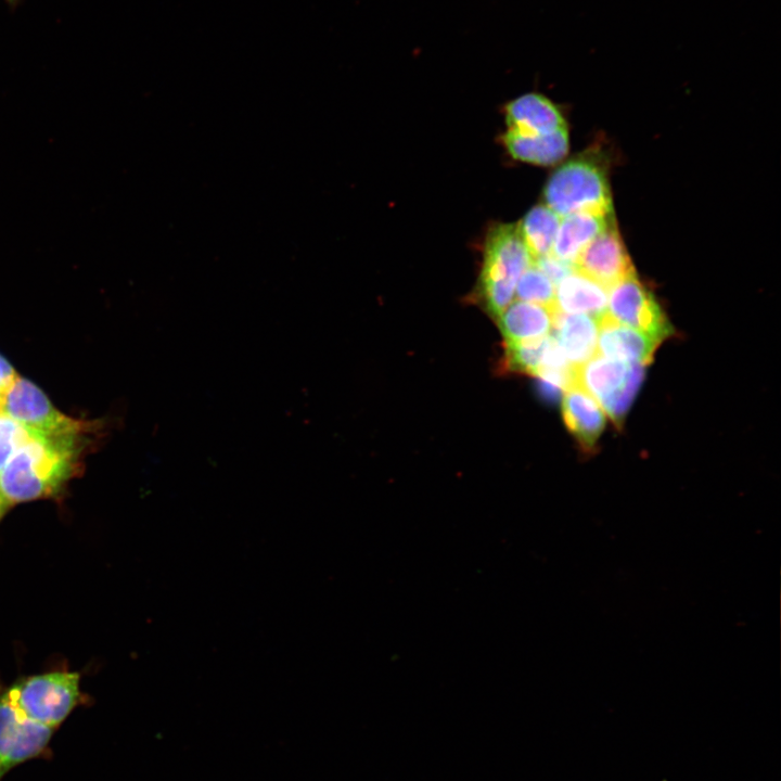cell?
<instances>
[{"label": "cell", "instance_id": "7402d4cb", "mask_svg": "<svg viewBox=\"0 0 781 781\" xmlns=\"http://www.w3.org/2000/svg\"><path fill=\"white\" fill-rule=\"evenodd\" d=\"M534 265L556 285L562 279L575 271V266L552 254L535 259Z\"/></svg>", "mask_w": 781, "mask_h": 781}, {"label": "cell", "instance_id": "d6986e66", "mask_svg": "<svg viewBox=\"0 0 781 781\" xmlns=\"http://www.w3.org/2000/svg\"><path fill=\"white\" fill-rule=\"evenodd\" d=\"M549 337L507 344V364L511 370L535 375L542 368Z\"/></svg>", "mask_w": 781, "mask_h": 781}, {"label": "cell", "instance_id": "30bf717a", "mask_svg": "<svg viewBox=\"0 0 781 781\" xmlns=\"http://www.w3.org/2000/svg\"><path fill=\"white\" fill-rule=\"evenodd\" d=\"M661 343L646 333L613 321L606 313L599 320L597 351L604 357L646 366Z\"/></svg>", "mask_w": 781, "mask_h": 781}, {"label": "cell", "instance_id": "d4e9b609", "mask_svg": "<svg viewBox=\"0 0 781 781\" xmlns=\"http://www.w3.org/2000/svg\"><path fill=\"white\" fill-rule=\"evenodd\" d=\"M9 505H10V503L8 502V500L3 497V495L0 491V520L2 518V516L9 509Z\"/></svg>", "mask_w": 781, "mask_h": 781}, {"label": "cell", "instance_id": "ac0fdd59", "mask_svg": "<svg viewBox=\"0 0 781 781\" xmlns=\"http://www.w3.org/2000/svg\"><path fill=\"white\" fill-rule=\"evenodd\" d=\"M561 217L547 205L533 207L517 226L533 260L552 253Z\"/></svg>", "mask_w": 781, "mask_h": 781}, {"label": "cell", "instance_id": "7c38bea8", "mask_svg": "<svg viewBox=\"0 0 781 781\" xmlns=\"http://www.w3.org/2000/svg\"><path fill=\"white\" fill-rule=\"evenodd\" d=\"M509 129L527 135H548L566 129L559 107L537 92L522 94L504 106Z\"/></svg>", "mask_w": 781, "mask_h": 781}, {"label": "cell", "instance_id": "5bb4252c", "mask_svg": "<svg viewBox=\"0 0 781 781\" xmlns=\"http://www.w3.org/2000/svg\"><path fill=\"white\" fill-rule=\"evenodd\" d=\"M553 330L573 368L584 364L598 354L599 319L582 313H564L556 309Z\"/></svg>", "mask_w": 781, "mask_h": 781}, {"label": "cell", "instance_id": "e0dca14e", "mask_svg": "<svg viewBox=\"0 0 781 781\" xmlns=\"http://www.w3.org/2000/svg\"><path fill=\"white\" fill-rule=\"evenodd\" d=\"M508 152L516 159L536 164L553 165L568 152L567 129L548 135H527L508 130L503 136Z\"/></svg>", "mask_w": 781, "mask_h": 781}, {"label": "cell", "instance_id": "2e32d148", "mask_svg": "<svg viewBox=\"0 0 781 781\" xmlns=\"http://www.w3.org/2000/svg\"><path fill=\"white\" fill-rule=\"evenodd\" d=\"M554 307L564 313L601 319L607 309V290L575 270L555 285Z\"/></svg>", "mask_w": 781, "mask_h": 781}, {"label": "cell", "instance_id": "4fadbf2b", "mask_svg": "<svg viewBox=\"0 0 781 781\" xmlns=\"http://www.w3.org/2000/svg\"><path fill=\"white\" fill-rule=\"evenodd\" d=\"M555 307L523 300L510 304L497 318L507 344L545 337L554 327Z\"/></svg>", "mask_w": 781, "mask_h": 781}, {"label": "cell", "instance_id": "52a82bcc", "mask_svg": "<svg viewBox=\"0 0 781 781\" xmlns=\"http://www.w3.org/2000/svg\"><path fill=\"white\" fill-rule=\"evenodd\" d=\"M53 728L27 717L8 691L0 695V781L14 767L50 753Z\"/></svg>", "mask_w": 781, "mask_h": 781}, {"label": "cell", "instance_id": "ffe728a7", "mask_svg": "<svg viewBox=\"0 0 781 781\" xmlns=\"http://www.w3.org/2000/svg\"><path fill=\"white\" fill-rule=\"evenodd\" d=\"M515 294L518 300L553 306L555 285L534 263L521 276Z\"/></svg>", "mask_w": 781, "mask_h": 781}, {"label": "cell", "instance_id": "9c48e42d", "mask_svg": "<svg viewBox=\"0 0 781 781\" xmlns=\"http://www.w3.org/2000/svg\"><path fill=\"white\" fill-rule=\"evenodd\" d=\"M575 269L606 290L636 273L615 222L586 246Z\"/></svg>", "mask_w": 781, "mask_h": 781}, {"label": "cell", "instance_id": "8fae6325", "mask_svg": "<svg viewBox=\"0 0 781 781\" xmlns=\"http://www.w3.org/2000/svg\"><path fill=\"white\" fill-rule=\"evenodd\" d=\"M562 414L565 426L584 451H591L601 436L606 415L600 404L577 384L564 392Z\"/></svg>", "mask_w": 781, "mask_h": 781}, {"label": "cell", "instance_id": "277c9868", "mask_svg": "<svg viewBox=\"0 0 781 781\" xmlns=\"http://www.w3.org/2000/svg\"><path fill=\"white\" fill-rule=\"evenodd\" d=\"M644 376V366L596 355L574 368V382L620 426Z\"/></svg>", "mask_w": 781, "mask_h": 781}, {"label": "cell", "instance_id": "cb8c5ba5", "mask_svg": "<svg viewBox=\"0 0 781 781\" xmlns=\"http://www.w3.org/2000/svg\"><path fill=\"white\" fill-rule=\"evenodd\" d=\"M10 383L11 382H4V381L0 380V414H2L1 413L2 404H3V399H4V396H5V393L8 390Z\"/></svg>", "mask_w": 781, "mask_h": 781}, {"label": "cell", "instance_id": "3957f363", "mask_svg": "<svg viewBox=\"0 0 781 781\" xmlns=\"http://www.w3.org/2000/svg\"><path fill=\"white\" fill-rule=\"evenodd\" d=\"M479 290L489 313L498 318L511 304L516 284L533 264L517 225H497L486 238Z\"/></svg>", "mask_w": 781, "mask_h": 781}, {"label": "cell", "instance_id": "484cf974", "mask_svg": "<svg viewBox=\"0 0 781 781\" xmlns=\"http://www.w3.org/2000/svg\"><path fill=\"white\" fill-rule=\"evenodd\" d=\"M12 9L15 8L22 0H4Z\"/></svg>", "mask_w": 781, "mask_h": 781}, {"label": "cell", "instance_id": "603a6c76", "mask_svg": "<svg viewBox=\"0 0 781 781\" xmlns=\"http://www.w3.org/2000/svg\"><path fill=\"white\" fill-rule=\"evenodd\" d=\"M17 374L11 364L0 356V380L4 382H12Z\"/></svg>", "mask_w": 781, "mask_h": 781}, {"label": "cell", "instance_id": "7a4b0ae2", "mask_svg": "<svg viewBox=\"0 0 781 781\" xmlns=\"http://www.w3.org/2000/svg\"><path fill=\"white\" fill-rule=\"evenodd\" d=\"M545 205L560 217L577 213L613 214L605 166L593 155L576 156L548 179Z\"/></svg>", "mask_w": 781, "mask_h": 781}, {"label": "cell", "instance_id": "ba28073f", "mask_svg": "<svg viewBox=\"0 0 781 781\" xmlns=\"http://www.w3.org/2000/svg\"><path fill=\"white\" fill-rule=\"evenodd\" d=\"M606 316L661 342L674 332L655 296L636 273L610 289Z\"/></svg>", "mask_w": 781, "mask_h": 781}, {"label": "cell", "instance_id": "8992f818", "mask_svg": "<svg viewBox=\"0 0 781 781\" xmlns=\"http://www.w3.org/2000/svg\"><path fill=\"white\" fill-rule=\"evenodd\" d=\"M1 413L44 436L86 435L94 430L93 423L63 414L37 385L18 375L8 387Z\"/></svg>", "mask_w": 781, "mask_h": 781}, {"label": "cell", "instance_id": "9a60e30c", "mask_svg": "<svg viewBox=\"0 0 781 781\" xmlns=\"http://www.w3.org/2000/svg\"><path fill=\"white\" fill-rule=\"evenodd\" d=\"M614 222L613 214L577 213L564 216L551 254L575 266L586 246Z\"/></svg>", "mask_w": 781, "mask_h": 781}, {"label": "cell", "instance_id": "5b68a950", "mask_svg": "<svg viewBox=\"0 0 781 781\" xmlns=\"http://www.w3.org/2000/svg\"><path fill=\"white\" fill-rule=\"evenodd\" d=\"M8 693L27 717L57 729L79 703V675L51 671L31 676L15 683Z\"/></svg>", "mask_w": 781, "mask_h": 781}, {"label": "cell", "instance_id": "44dd1931", "mask_svg": "<svg viewBox=\"0 0 781 781\" xmlns=\"http://www.w3.org/2000/svg\"><path fill=\"white\" fill-rule=\"evenodd\" d=\"M29 432L4 414H0V471L17 448L28 438Z\"/></svg>", "mask_w": 781, "mask_h": 781}, {"label": "cell", "instance_id": "6da1fadb", "mask_svg": "<svg viewBox=\"0 0 781 781\" xmlns=\"http://www.w3.org/2000/svg\"><path fill=\"white\" fill-rule=\"evenodd\" d=\"M82 436H44L29 432L0 471V491L8 502L57 495L78 472Z\"/></svg>", "mask_w": 781, "mask_h": 781}]
</instances>
